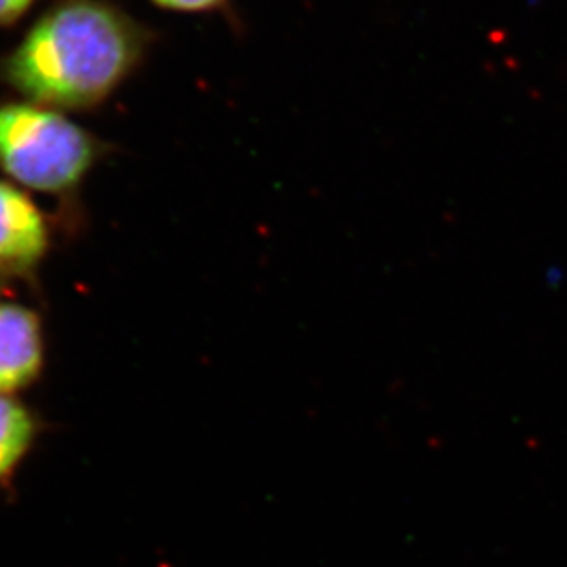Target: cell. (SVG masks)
<instances>
[{
  "label": "cell",
  "mask_w": 567,
  "mask_h": 567,
  "mask_svg": "<svg viewBox=\"0 0 567 567\" xmlns=\"http://www.w3.org/2000/svg\"><path fill=\"white\" fill-rule=\"evenodd\" d=\"M41 318L19 303H0V395L32 384L43 368Z\"/></svg>",
  "instance_id": "277c9868"
},
{
  "label": "cell",
  "mask_w": 567,
  "mask_h": 567,
  "mask_svg": "<svg viewBox=\"0 0 567 567\" xmlns=\"http://www.w3.org/2000/svg\"><path fill=\"white\" fill-rule=\"evenodd\" d=\"M153 4L164 10L178 11V13H209L225 8L230 0H151Z\"/></svg>",
  "instance_id": "8992f818"
},
{
  "label": "cell",
  "mask_w": 567,
  "mask_h": 567,
  "mask_svg": "<svg viewBox=\"0 0 567 567\" xmlns=\"http://www.w3.org/2000/svg\"><path fill=\"white\" fill-rule=\"evenodd\" d=\"M35 0H0V28L13 27L32 10Z\"/></svg>",
  "instance_id": "52a82bcc"
},
{
  "label": "cell",
  "mask_w": 567,
  "mask_h": 567,
  "mask_svg": "<svg viewBox=\"0 0 567 567\" xmlns=\"http://www.w3.org/2000/svg\"><path fill=\"white\" fill-rule=\"evenodd\" d=\"M153 33L109 0H55L0 55V83L55 111H92L144 63Z\"/></svg>",
  "instance_id": "6da1fadb"
},
{
  "label": "cell",
  "mask_w": 567,
  "mask_h": 567,
  "mask_svg": "<svg viewBox=\"0 0 567 567\" xmlns=\"http://www.w3.org/2000/svg\"><path fill=\"white\" fill-rule=\"evenodd\" d=\"M49 250L43 212L19 186L0 181V274L32 278Z\"/></svg>",
  "instance_id": "3957f363"
},
{
  "label": "cell",
  "mask_w": 567,
  "mask_h": 567,
  "mask_svg": "<svg viewBox=\"0 0 567 567\" xmlns=\"http://www.w3.org/2000/svg\"><path fill=\"white\" fill-rule=\"evenodd\" d=\"M35 440L32 413L10 395H0V482L10 476Z\"/></svg>",
  "instance_id": "5b68a950"
},
{
  "label": "cell",
  "mask_w": 567,
  "mask_h": 567,
  "mask_svg": "<svg viewBox=\"0 0 567 567\" xmlns=\"http://www.w3.org/2000/svg\"><path fill=\"white\" fill-rule=\"evenodd\" d=\"M107 150L61 111L27 100L0 102V169L22 188L70 195Z\"/></svg>",
  "instance_id": "7a4b0ae2"
}]
</instances>
